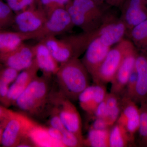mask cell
<instances>
[{"label": "cell", "mask_w": 147, "mask_h": 147, "mask_svg": "<svg viewBox=\"0 0 147 147\" xmlns=\"http://www.w3.org/2000/svg\"><path fill=\"white\" fill-rule=\"evenodd\" d=\"M52 77L37 76L18 97L14 105L28 117L39 118L48 115L51 107Z\"/></svg>", "instance_id": "6da1fadb"}, {"label": "cell", "mask_w": 147, "mask_h": 147, "mask_svg": "<svg viewBox=\"0 0 147 147\" xmlns=\"http://www.w3.org/2000/svg\"><path fill=\"white\" fill-rule=\"evenodd\" d=\"M90 74L79 58H73L60 64L55 76L59 91L71 101L90 86Z\"/></svg>", "instance_id": "7a4b0ae2"}, {"label": "cell", "mask_w": 147, "mask_h": 147, "mask_svg": "<svg viewBox=\"0 0 147 147\" xmlns=\"http://www.w3.org/2000/svg\"><path fill=\"white\" fill-rule=\"evenodd\" d=\"M1 123L3 127L1 144L5 147L18 146L22 140L30 137L36 125L29 117L12 110L8 117Z\"/></svg>", "instance_id": "3957f363"}, {"label": "cell", "mask_w": 147, "mask_h": 147, "mask_svg": "<svg viewBox=\"0 0 147 147\" xmlns=\"http://www.w3.org/2000/svg\"><path fill=\"white\" fill-rule=\"evenodd\" d=\"M131 43L132 41L124 38L115 47L111 48L105 59L92 76L95 84L105 85L112 82Z\"/></svg>", "instance_id": "277c9868"}, {"label": "cell", "mask_w": 147, "mask_h": 147, "mask_svg": "<svg viewBox=\"0 0 147 147\" xmlns=\"http://www.w3.org/2000/svg\"><path fill=\"white\" fill-rule=\"evenodd\" d=\"M74 26L71 18L65 8L53 11L47 16V20L41 28L30 34H27L28 40H40L49 36H57L71 30Z\"/></svg>", "instance_id": "5b68a950"}, {"label": "cell", "mask_w": 147, "mask_h": 147, "mask_svg": "<svg viewBox=\"0 0 147 147\" xmlns=\"http://www.w3.org/2000/svg\"><path fill=\"white\" fill-rule=\"evenodd\" d=\"M51 102L57 108L60 118L65 129L84 140L81 117L71 100L59 91V92H53Z\"/></svg>", "instance_id": "8992f818"}, {"label": "cell", "mask_w": 147, "mask_h": 147, "mask_svg": "<svg viewBox=\"0 0 147 147\" xmlns=\"http://www.w3.org/2000/svg\"><path fill=\"white\" fill-rule=\"evenodd\" d=\"M50 50L58 63H64L73 58H79L83 53L81 45L76 35L62 38L49 36L40 40Z\"/></svg>", "instance_id": "52a82bcc"}, {"label": "cell", "mask_w": 147, "mask_h": 147, "mask_svg": "<svg viewBox=\"0 0 147 147\" xmlns=\"http://www.w3.org/2000/svg\"><path fill=\"white\" fill-rule=\"evenodd\" d=\"M47 18V14L41 8L30 7L15 14L11 27L16 31L32 33L41 28Z\"/></svg>", "instance_id": "ba28073f"}, {"label": "cell", "mask_w": 147, "mask_h": 147, "mask_svg": "<svg viewBox=\"0 0 147 147\" xmlns=\"http://www.w3.org/2000/svg\"><path fill=\"white\" fill-rule=\"evenodd\" d=\"M138 54L132 42L124 56L114 79L111 82V92L121 95L125 89L130 74L135 67Z\"/></svg>", "instance_id": "9c48e42d"}, {"label": "cell", "mask_w": 147, "mask_h": 147, "mask_svg": "<svg viewBox=\"0 0 147 147\" xmlns=\"http://www.w3.org/2000/svg\"><path fill=\"white\" fill-rule=\"evenodd\" d=\"M127 30L126 25L121 19L105 18L96 30V35L103 44L111 47L124 39Z\"/></svg>", "instance_id": "30bf717a"}, {"label": "cell", "mask_w": 147, "mask_h": 147, "mask_svg": "<svg viewBox=\"0 0 147 147\" xmlns=\"http://www.w3.org/2000/svg\"><path fill=\"white\" fill-rule=\"evenodd\" d=\"M34 61V55L32 46L24 42L13 51L0 55V63L21 71L26 69Z\"/></svg>", "instance_id": "8fae6325"}, {"label": "cell", "mask_w": 147, "mask_h": 147, "mask_svg": "<svg viewBox=\"0 0 147 147\" xmlns=\"http://www.w3.org/2000/svg\"><path fill=\"white\" fill-rule=\"evenodd\" d=\"M117 123L123 126L133 139L140 123L139 108L134 100L124 94L121 99V111Z\"/></svg>", "instance_id": "7c38bea8"}, {"label": "cell", "mask_w": 147, "mask_h": 147, "mask_svg": "<svg viewBox=\"0 0 147 147\" xmlns=\"http://www.w3.org/2000/svg\"><path fill=\"white\" fill-rule=\"evenodd\" d=\"M111 49L96 37L90 42L82 61L91 76L96 71Z\"/></svg>", "instance_id": "4fadbf2b"}, {"label": "cell", "mask_w": 147, "mask_h": 147, "mask_svg": "<svg viewBox=\"0 0 147 147\" xmlns=\"http://www.w3.org/2000/svg\"><path fill=\"white\" fill-rule=\"evenodd\" d=\"M39 70L34 60L31 65L19 72L14 82L9 87L6 104V107L14 105L18 97L37 76Z\"/></svg>", "instance_id": "5bb4252c"}, {"label": "cell", "mask_w": 147, "mask_h": 147, "mask_svg": "<svg viewBox=\"0 0 147 147\" xmlns=\"http://www.w3.org/2000/svg\"><path fill=\"white\" fill-rule=\"evenodd\" d=\"M122 19L127 28H132L147 19L146 0H127L124 4Z\"/></svg>", "instance_id": "9a60e30c"}, {"label": "cell", "mask_w": 147, "mask_h": 147, "mask_svg": "<svg viewBox=\"0 0 147 147\" xmlns=\"http://www.w3.org/2000/svg\"><path fill=\"white\" fill-rule=\"evenodd\" d=\"M107 93L105 85H90L79 95L78 100L80 107L88 114L92 115L98 105L105 99Z\"/></svg>", "instance_id": "2e32d148"}, {"label": "cell", "mask_w": 147, "mask_h": 147, "mask_svg": "<svg viewBox=\"0 0 147 147\" xmlns=\"http://www.w3.org/2000/svg\"><path fill=\"white\" fill-rule=\"evenodd\" d=\"M32 47L35 61L43 75L50 77L56 75L60 64L55 59L46 45L42 41H39Z\"/></svg>", "instance_id": "e0dca14e"}, {"label": "cell", "mask_w": 147, "mask_h": 147, "mask_svg": "<svg viewBox=\"0 0 147 147\" xmlns=\"http://www.w3.org/2000/svg\"><path fill=\"white\" fill-rule=\"evenodd\" d=\"M137 80L133 100L136 102L147 100V56L137 55L135 65Z\"/></svg>", "instance_id": "ac0fdd59"}, {"label": "cell", "mask_w": 147, "mask_h": 147, "mask_svg": "<svg viewBox=\"0 0 147 147\" xmlns=\"http://www.w3.org/2000/svg\"><path fill=\"white\" fill-rule=\"evenodd\" d=\"M27 40H28L27 34L0 30V55L13 51Z\"/></svg>", "instance_id": "d6986e66"}, {"label": "cell", "mask_w": 147, "mask_h": 147, "mask_svg": "<svg viewBox=\"0 0 147 147\" xmlns=\"http://www.w3.org/2000/svg\"><path fill=\"white\" fill-rule=\"evenodd\" d=\"M65 8L68 11L74 26L82 29L84 32L93 31L100 26L74 5L72 1L66 6Z\"/></svg>", "instance_id": "ffe728a7"}, {"label": "cell", "mask_w": 147, "mask_h": 147, "mask_svg": "<svg viewBox=\"0 0 147 147\" xmlns=\"http://www.w3.org/2000/svg\"><path fill=\"white\" fill-rule=\"evenodd\" d=\"M72 3L92 21L102 24L105 16L100 5L93 0H73Z\"/></svg>", "instance_id": "44dd1931"}, {"label": "cell", "mask_w": 147, "mask_h": 147, "mask_svg": "<svg viewBox=\"0 0 147 147\" xmlns=\"http://www.w3.org/2000/svg\"><path fill=\"white\" fill-rule=\"evenodd\" d=\"M133 139L126 129L117 123L110 129L109 144L110 147H127Z\"/></svg>", "instance_id": "7402d4cb"}, {"label": "cell", "mask_w": 147, "mask_h": 147, "mask_svg": "<svg viewBox=\"0 0 147 147\" xmlns=\"http://www.w3.org/2000/svg\"><path fill=\"white\" fill-rule=\"evenodd\" d=\"M120 95L110 92L107 93L105 100L107 105V114L106 121L110 127L117 122L121 111Z\"/></svg>", "instance_id": "603a6c76"}, {"label": "cell", "mask_w": 147, "mask_h": 147, "mask_svg": "<svg viewBox=\"0 0 147 147\" xmlns=\"http://www.w3.org/2000/svg\"><path fill=\"white\" fill-rule=\"evenodd\" d=\"M110 128L104 130L90 129L84 146L92 147H109Z\"/></svg>", "instance_id": "cb8c5ba5"}, {"label": "cell", "mask_w": 147, "mask_h": 147, "mask_svg": "<svg viewBox=\"0 0 147 147\" xmlns=\"http://www.w3.org/2000/svg\"><path fill=\"white\" fill-rule=\"evenodd\" d=\"M130 34L132 42L143 50L147 41V19L132 28Z\"/></svg>", "instance_id": "d4e9b609"}, {"label": "cell", "mask_w": 147, "mask_h": 147, "mask_svg": "<svg viewBox=\"0 0 147 147\" xmlns=\"http://www.w3.org/2000/svg\"><path fill=\"white\" fill-rule=\"evenodd\" d=\"M15 13L8 5L0 0V30L12 27Z\"/></svg>", "instance_id": "484cf974"}, {"label": "cell", "mask_w": 147, "mask_h": 147, "mask_svg": "<svg viewBox=\"0 0 147 147\" xmlns=\"http://www.w3.org/2000/svg\"><path fill=\"white\" fill-rule=\"evenodd\" d=\"M139 109L140 123L139 129L140 144L144 141L147 135V100L141 102Z\"/></svg>", "instance_id": "4316f807"}, {"label": "cell", "mask_w": 147, "mask_h": 147, "mask_svg": "<svg viewBox=\"0 0 147 147\" xmlns=\"http://www.w3.org/2000/svg\"><path fill=\"white\" fill-rule=\"evenodd\" d=\"M71 0H40V7L48 16L53 11L59 8H65Z\"/></svg>", "instance_id": "83f0119b"}, {"label": "cell", "mask_w": 147, "mask_h": 147, "mask_svg": "<svg viewBox=\"0 0 147 147\" xmlns=\"http://www.w3.org/2000/svg\"><path fill=\"white\" fill-rule=\"evenodd\" d=\"M61 133L62 143L64 147H79L84 146V140L74 133L66 129Z\"/></svg>", "instance_id": "f1b7e54d"}, {"label": "cell", "mask_w": 147, "mask_h": 147, "mask_svg": "<svg viewBox=\"0 0 147 147\" xmlns=\"http://www.w3.org/2000/svg\"><path fill=\"white\" fill-rule=\"evenodd\" d=\"M20 72L2 64L0 67V81L2 83L9 85L14 82Z\"/></svg>", "instance_id": "f546056e"}, {"label": "cell", "mask_w": 147, "mask_h": 147, "mask_svg": "<svg viewBox=\"0 0 147 147\" xmlns=\"http://www.w3.org/2000/svg\"><path fill=\"white\" fill-rule=\"evenodd\" d=\"M48 115L49 126L58 129L61 132L65 130V129L59 115L57 108L56 106L51 104Z\"/></svg>", "instance_id": "4dcf8cb0"}, {"label": "cell", "mask_w": 147, "mask_h": 147, "mask_svg": "<svg viewBox=\"0 0 147 147\" xmlns=\"http://www.w3.org/2000/svg\"><path fill=\"white\" fill-rule=\"evenodd\" d=\"M35 0H6V3L16 14L32 7Z\"/></svg>", "instance_id": "1f68e13d"}, {"label": "cell", "mask_w": 147, "mask_h": 147, "mask_svg": "<svg viewBox=\"0 0 147 147\" xmlns=\"http://www.w3.org/2000/svg\"><path fill=\"white\" fill-rule=\"evenodd\" d=\"M137 80V72L134 67V70L131 72L127 81L125 87L126 92L124 94L130 98L132 100H133L135 94Z\"/></svg>", "instance_id": "d6a6232c"}, {"label": "cell", "mask_w": 147, "mask_h": 147, "mask_svg": "<svg viewBox=\"0 0 147 147\" xmlns=\"http://www.w3.org/2000/svg\"><path fill=\"white\" fill-rule=\"evenodd\" d=\"M107 108L106 102L104 99L100 102L94 110L93 113L94 118H102L106 119L107 117Z\"/></svg>", "instance_id": "836d02e7"}, {"label": "cell", "mask_w": 147, "mask_h": 147, "mask_svg": "<svg viewBox=\"0 0 147 147\" xmlns=\"http://www.w3.org/2000/svg\"><path fill=\"white\" fill-rule=\"evenodd\" d=\"M46 129L51 139L59 143L61 146L64 147L62 143V133L61 131L50 126L46 128Z\"/></svg>", "instance_id": "e575fe53"}, {"label": "cell", "mask_w": 147, "mask_h": 147, "mask_svg": "<svg viewBox=\"0 0 147 147\" xmlns=\"http://www.w3.org/2000/svg\"><path fill=\"white\" fill-rule=\"evenodd\" d=\"M94 121L93 122L91 127V129L104 130L110 129V127L105 119L102 118H95Z\"/></svg>", "instance_id": "d590c367"}, {"label": "cell", "mask_w": 147, "mask_h": 147, "mask_svg": "<svg viewBox=\"0 0 147 147\" xmlns=\"http://www.w3.org/2000/svg\"><path fill=\"white\" fill-rule=\"evenodd\" d=\"M9 85L2 83L0 86V102L5 106Z\"/></svg>", "instance_id": "8d00e7d4"}, {"label": "cell", "mask_w": 147, "mask_h": 147, "mask_svg": "<svg viewBox=\"0 0 147 147\" xmlns=\"http://www.w3.org/2000/svg\"><path fill=\"white\" fill-rule=\"evenodd\" d=\"M11 110L0 105V123L8 117Z\"/></svg>", "instance_id": "74e56055"}, {"label": "cell", "mask_w": 147, "mask_h": 147, "mask_svg": "<svg viewBox=\"0 0 147 147\" xmlns=\"http://www.w3.org/2000/svg\"><path fill=\"white\" fill-rule=\"evenodd\" d=\"M124 0H105L110 5L119 6L123 3Z\"/></svg>", "instance_id": "f35d334b"}, {"label": "cell", "mask_w": 147, "mask_h": 147, "mask_svg": "<svg viewBox=\"0 0 147 147\" xmlns=\"http://www.w3.org/2000/svg\"><path fill=\"white\" fill-rule=\"evenodd\" d=\"M3 130V127L1 124L0 123V144H1Z\"/></svg>", "instance_id": "ab89813d"}, {"label": "cell", "mask_w": 147, "mask_h": 147, "mask_svg": "<svg viewBox=\"0 0 147 147\" xmlns=\"http://www.w3.org/2000/svg\"><path fill=\"white\" fill-rule=\"evenodd\" d=\"M141 145L144 146H147V135L144 141L141 144Z\"/></svg>", "instance_id": "60d3db41"}, {"label": "cell", "mask_w": 147, "mask_h": 147, "mask_svg": "<svg viewBox=\"0 0 147 147\" xmlns=\"http://www.w3.org/2000/svg\"><path fill=\"white\" fill-rule=\"evenodd\" d=\"M93 1H94V2L100 5H101L102 3L105 1V0H93Z\"/></svg>", "instance_id": "b9f144b4"}, {"label": "cell", "mask_w": 147, "mask_h": 147, "mask_svg": "<svg viewBox=\"0 0 147 147\" xmlns=\"http://www.w3.org/2000/svg\"><path fill=\"white\" fill-rule=\"evenodd\" d=\"M143 50L147 51V41L146 45H145L144 47V49H143Z\"/></svg>", "instance_id": "7bdbcfd3"}, {"label": "cell", "mask_w": 147, "mask_h": 147, "mask_svg": "<svg viewBox=\"0 0 147 147\" xmlns=\"http://www.w3.org/2000/svg\"><path fill=\"white\" fill-rule=\"evenodd\" d=\"M2 84V82H1V81H0V86H1V84Z\"/></svg>", "instance_id": "ee69618b"}, {"label": "cell", "mask_w": 147, "mask_h": 147, "mask_svg": "<svg viewBox=\"0 0 147 147\" xmlns=\"http://www.w3.org/2000/svg\"><path fill=\"white\" fill-rule=\"evenodd\" d=\"M2 65V64L1 63H0V67L1 66V65Z\"/></svg>", "instance_id": "f6af8a7d"}]
</instances>
